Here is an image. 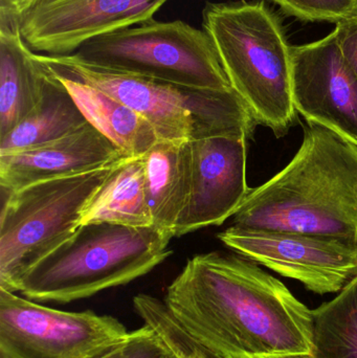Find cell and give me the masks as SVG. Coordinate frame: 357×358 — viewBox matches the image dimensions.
Listing matches in <instances>:
<instances>
[{"instance_id":"6da1fadb","label":"cell","mask_w":357,"mask_h":358,"mask_svg":"<svg viewBox=\"0 0 357 358\" xmlns=\"http://www.w3.org/2000/svg\"><path fill=\"white\" fill-rule=\"evenodd\" d=\"M163 301L178 325L217 357L312 355V310L240 255L192 257Z\"/></svg>"},{"instance_id":"7a4b0ae2","label":"cell","mask_w":357,"mask_h":358,"mask_svg":"<svg viewBox=\"0 0 357 358\" xmlns=\"http://www.w3.org/2000/svg\"><path fill=\"white\" fill-rule=\"evenodd\" d=\"M307 124L297 155L282 171L249 191L233 225L357 243V146L324 126Z\"/></svg>"},{"instance_id":"3957f363","label":"cell","mask_w":357,"mask_h":358,"mask_svg":"<svg viewBox=\"0 0 357 358\" xmlns=\"http://www.w3.org/2000/svg\"><path fill=\"white\" fill-rule=\"evenodd\" d=\"M203 29L233 90L259 125L277 138L297 119L291 94V48L279 17L264 1L209 2Z\"/></svg>"},{"instance_id":"277c9868","label":"cell","mask_w":357,"mask_h":358,"mask_svg":"<svg viewBox=\"0 0 357 358\" xmlns=\"http://www.w3.org/2000/svg\"><path fill=\"white\" fill-rule=\"evenodd\" d=\"M173 236L155 227L83 224L31 267L19 292L38 303L68 304L127 285L165 262Z\"/></svg>"},{"instance_id":"5b68a950","label":"cell","mask_w":357,"mask_h":358,"mask_svg":"<svg viewBox=\"0 0 357 358\" xmlns=\"http://www.w3.org/2000/svg\"><path fill=\"white\" fill-rule=\"evenodd\" d=\"M40 59L54 73L92 86L140 113L159 141L191 142L214 136L251 140L259 124L234 90H203L104 71L71 55Z\"/></svg>"},{"instance_id":"8992f818","label":"cell","mask_w":357,"mask_h":358,"mask_svg":"<svg viewBox=\"0 0 357 358\" xmlns=\"http://www.w3.org/2000/svg\"><path fill=\"white\" fill-rule=\"evenodd\" d=\"M122 161L6 192L0 219L1 289L19 292L25 273L77 233L86 206Z\"/></svg>"},{"instance_id":"52a82bcc","label":"cell","mask_w":357,"mask_h":358,"mask_svg":"<svg viewBox=\"0 0 357 358\" xmlns=\"http://www.w3.org/2000/svg\"><path fill=\"white\" fill-rule=\"evenodd\" d=\"M71 56L104 71L189 87L233 90L209 35L182 20L151 19L104 34Z\"/></svg>"},{"instance_id":"ba28073f","label":"cell","mask_w":357,"mask_h":358,"mask_svg":"<svg viewBox=\"0 0 357 358\" xmlns=\"http://www.w3.org/2000/svg\"><path fill=\"white\" fill-rule=\"evenodd\" d=\"M130 336L111 315L59 310L0 288V358H100Z\"/></svg>"},{"instance_id":"9c48e42d","label":"cell","mask_w":357,"mask_h":358,"mask_svg":"<svg viewBox=\"0 0 357 358\" xmlns=\"http://www.w3.org/2000/svg\"><path fill=\"white\" fill-rule=\"evenodd\" d=\"M217 237L236 254L316 294L340 292L357 277V243L343 238L234 225Z\"/></svg>"},{"instance_id":"30bf717a","label":"cell","mask_w":357,"mask_h":358,"mask_svg":"<svg viewBox=\"0 0 357 358\" xmlns=\"http://www.w3.org/2000/svg\"><path fill=\"white\" fill-rule=\"evenodd\" d=\"M170 0H38L19 21L33 52L66 56L104 34L154 19Z\"/></svg>"},{"instance_id":"8fae6325","label":"cell","mask_w":357,"mask_h":358,"mask_svg":"<svg viewBox=\"0 0 357 358\" xmlns=\"http://www.w3.org/2000/svg\"><path fill=\"white\" fill-rule=\"evenodd\" d=\"M291 94L296 111L357 146V76L335 31L291 48Z\"/></svg>"},{"instance_id":"7c38bea8","label":"cell","mask_w":357,"mask_h":358,"mask_svg":"<svg viewBox=\"0 0 357 358\" xmlns=\"http://www.w3.org/2000/svg\"><path fill=\"white\" fill-rule=\"evenodd\" d=\"M247 141L240 136L191 141L192 192L175 238L224 224L234 216L251 191L247 182Z\"/></svg>"},{"instance_id":"4fadbf2b","label":"cell","mask_w":357,"mask_h":358,"mask_svg":"<svg viewBox=\"0 0 357 358\" xmlns=\"http://www.w3.org/2000/svg\"><path fill=\"white\" fill-rule=\"evenodd\" d=\"M88 122L73 134L29 150L0 155V185L6 192L50 179L77 176L126 159Z\"/></svg>"},{"instance_id":"5bb4252c","label":"cell","mask_w":357,"mask_h":358,"mask_svg":"<svg viewBox=\"0 0 357 358\" xmlns=\"http://www.w3.org/2000/svg\"><path fill=\"white\" fill-rule=\"evenodd\" d=\"M50 69L25 43L19 23L0 20V138L39 104Z\"/></svg>"},{"instance_id":"9a60e30c","label":"cell","mask_w":357,"mask_h":358,"mask_svg":"<svg viewBox=\"0 0 357 358\" xmlns=\"http://www.w3.org/2000/svg\"><path fill=\"white\" fill-rule=\"evenodd\" d=\"M144 159L152 225L175 238L192 192L191 142L159 141Z\"/></svg>"},{"instance_id":"2e32d148","label":"cell","mask_w":357,"mask_h":358,"mask_svg":"<svg viewBox=\"0 0 357 358\" xmlns=\"http://www.w3.org/2000/svg\"><path fill=\"white\" fill-rule=\"evenodd\" d=\"M56 75L87 121L128 157H144L159 142L152 126L127 105L87 84Z\"/></svg>"},{"instance_id":"e0dca14e","label":"cell","mask_w":357,"mask_h":358,"mask_svg":"<svg viewBox=\"0 0 357 358\" xmlns=\"http://www.w3.org/2000/svg\"><path fill=\"white\" fill-rule=\"evenodd\" d=\"M87 123L66 86L50 69L41 101L12 131L0 138V155L48 144L73 134Z\"/></svg>"},{"instance_id":"ac0fdd59","label":"cell","mask_w":357,"mask_h":358,"mask_svg":"<svg viewBox=\"0 0 357 358\" xmlns=\"http://www.w3.org/2000/svg\"><path fill=\"white\" fill-rule=\"evenodd\" d=\"M92 223L152 227L144 157H127L115 168L84 210L82 225Z\"/></svg>"},{"instance_id":"d6986e66","label":"cell","mask_w":357,"mask_h":358,"mask_svg":"<svg viewBox=\"0 0 357 358\" xmlns=\"http://www.w3.org/2000/svg\"><path fill=\"white\" fill-rule=\"evenodd\" d=\"M312 357L357 358V277L312 310Z\"/></svg>"},{"instance_id":"ffe728a7","label":"cell","mask_w":357,"mask_h":358,"mask_svg":"<svg viewBox=\"0 0 357 358\" xmlns=\"http://www.w3.org/2000/svg\"><path fill=\"white\" fill-rule=\"evenodd\" d=\"M144 325L150 327L161 342L178 358H221L197 344L170 315L163 300L143 294L134 303Z\"/></svg>"},{"instance_id":"44dd1931","label":"cell","mask_w":357,"mask_h":358,"mask_svg":"<svg viewBox=\"0 0 357 358\" xmlns=\"http://www.w3.org/2000/svg\"><path fill=\"white\" fill-rule=\"evenodd\" d=\"M287 15L310 22H335L357 16V0H272Z\"/></svg>"},{"instance_id":"7402d4cb","label":"cell","mask_w":357,"mask_h":358,"mask_svg":"<svg viewBox=\"0 0 357 358\" xmlns=\"http://www.w3.org/2000/svg\"><path fill=\"white\" fill-rule=\"evenodd\" d=\"M169 353L161 338L148 326L131 331L121 346L100 358H163Z\"/></svg>"},{"instance_id":"603a6c76","label":"cell","mask_w":357,"mask_h":358,"mask_svg":"<svg viewBox=\"0 0 357 358\" xmlns=\"http://www.w3.org/2000/svg\"><path fill=\"white\" fill-rule=\"evenodd\" d=\"M333 31L344 57L357 76V16L340 21Z\"/></svg>"},{"instance_id":"cb8c5ba5","label":"cell","mask_w":357,"mask_h":358,"mask_svg":"<svg viewBox=\"0 0 357 358\" xmlns=\"http://www.w3.org/2000/svg\"><path fill=\"white\" fill-rule=\"evenodd\" d=\"M38 0H0V20L18 22Z\"/></svg>"},{"instance_id":"d4e9b609","label":"cell","mask_w":357,"mask_h":358,"mask_svg":"<svg viewBox=\"0 0 357 358\" xmlns=\"http://www.w3.org/2000/svg\"><path fill=\"white\" fill-rule=\"evenodd\" d=\"M280 358H314L312 355H289V357Z\"/></svg>"},{"instance_id":"484cf974","label":"cell","mask_w":357,"mask_h":358,"mask_svg":"<svg viewBox=\"0 0 357 358\" xmlns=\"http://www.w3.org/2000/svg\"><path fill=\"white\" fill-rule=\"evenodd\" d=\"M163 358H178L177 357H175V355H173V353L171 352V351H169V353H168L167 355H166Z\"/></svg>"}]
</instances>
